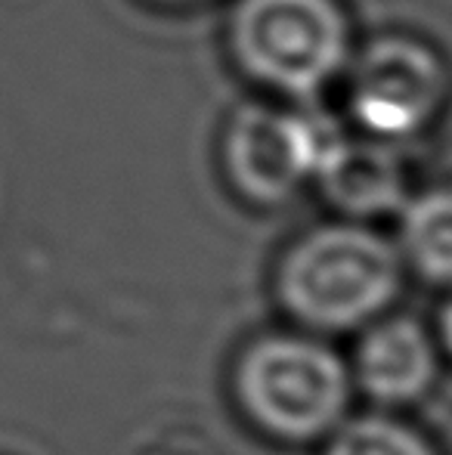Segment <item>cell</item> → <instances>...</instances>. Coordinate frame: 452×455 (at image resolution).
Returning <instances> with one entry per match:
<instances>
[{"mask_svg": "<svg viewBox=\"0 0 452 455\" xmlns=\"http://www.w3.org/2000/svg\"><path fill=\"white\" fill-rule=\"evenodd\" d=\"M344 0H229L224 47L270 100L313 102L341 81L356 47Z\"/></svg>", "mask_w": 452, "mask_h": 455, "instance_id": "obj_1", "label": "cell"}, {"mask_svg": "<svg viewBox=\"0 0 452 455\" xmlns=\"http://www.w3.org/2000/svg\"><path fill=\"white\" fill-rule=\"evenodd\" d=\"M397 291V248L360 223L313 229L291 245L279 267V298L285 310L320 331L369 323Z\"/></svg>", "mask_w": 452, "mask_h": 455, "instance_id": "obj_2", "label": "cell"}, {"mask_svg": "<svg viewBox=\"0 0 452 455\" xmlns=\"http://www.w3.org/2000/svg\"><path fill=\"white\" fill-rule=\"evenodd\" d=\"M338 84L356 133L406 146L452 106V62L424 35L387 28L356 41Z\"/></svg>", "mask_w": 452, "mask_h": 455, "instance_id": "obj_3", "label": "cell"}, {"mask_svg": "<svg viewBox=\"0 0 452 455\" xmlns=\"http://www.w3.org/2000/svg\"><path fill=\"white\" fill-rule=\"evenodd\" d=\"M235 394L254 425L285 440L335 431L350 381L338 356L310 338L273 335L251 344L235 371Z\"/></svg>", "mask_w": 452, "mask_h": 455, "instance_id": "obj_4", "label": "cell"}, {"mask_svg": "<svg viewBox=\"0 0 452 455\" xmlns=\"http://www.w3.org/2000/svg\"><path fill=\"white\" fill-rule=\"evenodd\" d=\"M338 137V127L310 102L264 96L233 108L220 133V162L242 196L273 204L316 183Z\"/></svg>", "mask_w": 452, "mask_h": 455, "instance_id": "obj_5", "label": "cell"}, {"mask_svg": "<svg viewBox=\"0 0 452 455\" xmlns=\"http://www.w3.org/2000/svg\"><path fill=\"white\" fill-rule=\"evenodd\" d=\"M316 183L338 208L350 214H378L387 208H403V202L409 198L403 146L385 143L366 133L341 131Z\"/></svg>", "mask_w": 452, "mask_h": 455, "instance_id": "obj_6", "label": "cell"}, {"mask_svg": "<svg viewBox=\"0 0 452 455\" xmlns=\"http://www.w3.org/2000/svg\"><path fill=\"white\" fill-rule=\"evenodd\" d=\"M437 354L428 331L412 319L375 325L356 350V381L381 403H406L431 387Z\"/></svg>", "mask_w": 452, "mask_h": 455, "instance_id": "obj_7", "label": "cell"}, {"mask_svg": "<svg viewBox=\"0 0 452 455\" xmlns=\"http://www.w3.org/2000/svg\"><path fill=\"white\" fill-rule=\"evenodd\" d=\"M400 251L424 279L452 285V183L406 198L400 208Z\"/></svg>", "mask_w": 452, "mask_h": 455, "instance_id": "obj_8", "label": "cell"}, {"mask_svg": "<svg viewBox=\"0 0 452 455\" xmlns=\"http://www.w3.org/2000/svg\"><path fill=\"white\" fill-rule=\"evenodd\" d=\"M326 455H437L434 446L403 421L366 415L335 431Z\"/></svg>", "mask_w": 452, "mask_h": 455, "instance_id": "obj_9", "label": "cell"}, {"mask_svg": "<svg viewBox=\"0 0 452 455\" xmlns=\"http://www.w3.org/2000/svg\"><path fill=\"white\" fill-rule=\"evenodd\" d=\"M146 4L158 6V10H202V6H211L218 0H146Z\"/></svg>", "mask_w": 452, "mask_h": 455, "instance_id": "obj_10", "label": "cell"}, {"mask_svg": "<svg viewBox=\"0 0 452 455\" xmlns=\"http://www.w3.org/2000/svg\"><path fill=\"white\" fill-rule=\"evenodd\" d=\"M440 338H443V344H447V350L452 354V298H449V304L443 307V316H440Z\"/></svg>", "mask_w": 452, "mask_h": 455, "instance_id": "obj_11", "label": "cell"}]
</instances>
